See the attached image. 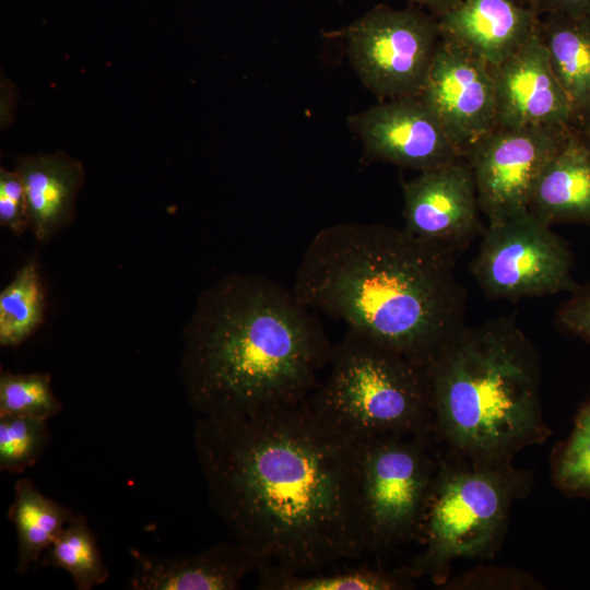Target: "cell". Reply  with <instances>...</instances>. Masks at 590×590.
I'll use <instances>...</instances> for the list:
<instances>
[{"mask_svg": "<svg viewBox=\"0 0 590 590\" xmlns=\"http://www.w3.org/2000/svg\"><path fill=\"white\" fill-rule=\"evenodd\" d=\"M193 448L231 540L270 566L308 574L365 553L361 445L326 423L308 398L248 415L200 416Z\"/></svg>", "mask_w": 590, "mask_h": 590, "instance_id": "1", "label": "cell"}, {"mask_svg": "<svg viewBox=\"0 0 590 590\" xmlns=\"http://www.w3.org/2000/svg\"><path fill=\"white\" fill-rule=\"evenodd\" d=\"M294 294L256 273L206 287L182 331L179 377L188 404L233 417L307 399L333 346Z\"/></svg>", "mask_w": 590, "mask_h": 590, "instance_id": "2", "label": "cell"}, {"mask_svg": "<svg viewBox=\"0 0 590 590\" xmlns=\"http://www.w3.org/2000/svg\"><path fill=\"white\" fill-rule=\"evenodd\" d=\"M452 256L403 228L338 223L308 244L293 292L307 308L427 366L464 326Z\"/></svg>", "mask_w": 590, "mask_h": 590, "instance_id": "3", "label": "cell"}, {"mask_svg": "<svg viewBox=\"0 0 590 590\" xmlns=\"http://www.w3.org/2000/svg\"><path fill=\"white\" fill-rule=\"evenodd\" d=\"M432 435L449 456L512 464L551 435L539 355L515 321L463 326L427 364Z\"/></svg>", "mask_w": 590, "mask_h": 590, "instance_id": "4", "label": "cell"}, {"mask_svg": "<svg viewBox=\"0 0 590 590\" xmlns=\"http://www.w3.org/2000/svg\"><path fill=\"white\" fill-rule=\"evenodd\" d=\"M328 366L308 400L345 438L363 445L388 436L432 435L425 365L347 330Z\"/></svg>", "mask_w": 590, "mask_h": 590, "instance_id": "5", "label": "cell"}, {"mask_svg": "<svg viewBox=\"0 0 590 590\" xmlns=\"http://www.w3.org/2000/svg\"><path fill=\"white\" fill-rule=\"evenodd\" d=\"M530 487L527 473L514 464H479L440 450L415 539L421 552L406 570L442 583L453 562L493 556L505 536L512 503Z\"/></svg>", "mask_w": 590, "mask_h": 590, "instance_id": "6", "label": "cell"}, {"mask_svg": "<svg viewBox=\"0 0 590 590\" xmlns=\"http://www.w3.org/2000/svg\"><path fill=\"white\" fill-rule=\"evenodd\" d=\"M439 459L432 435L388 436L361 445L358 515L365 553H384L416 539Z\"/></svg>", "mask_w": 590, "mask_h": 590, "instance_id": "7", "label": "cell"}, {"mask_svg": "<svg viewBox=\"0 0 590 590\" xmlns=\"http://www.w3.org/2000/svg\"><path fill=\"white\" fill-rule=\"evenodd\" d=\"M571 271L566 241L530 210L488 224L471 264L488 297L511 300L574 292Z\"/></svg>", "mask_w": 590, "mask_h": 590, "instance_id": "8", "label": "cell"}, {"mask_svg": "<svg viewBox=\"0 0 590 590\" xmlns=\"http://www.w3.org/2000/svg\"><path fill=\"white\" fill-rule=\"evenodd\" d=\"M350 61L379 98L417 97L441 37L433 14L377 5L343 31Z\"/></svg>", "mask_w": 590, "mask_h": 590, "instance_id": "9", "label": "cell"}, {"mask_svg": "<svg viewBox=\"0 0 590 590\" xmlns=\"http://www.w3.org/2000/svg\"><path fill=\"white\" fill-rule=\"evenodd\" d=\"M571 127L494 128L467 154L480 210L488 224L529 211L545 167L568 139Z\"/></svg>", "mask_w": 590, "mask_h": 590, "instance_id": "10", "label": "cell"}, {"mask_svg": "<svg viewBox=\"0 0 590 590\" xmlns=\"http://www.w3.org/2000/svg\"><path fill=\"white\" fill-rule=\"evenodd\" d=\"M417 97L464 158L495 128L492 66L452 38L441 35Z\"/></svg>", "mask_w": 590, "mask_h": 590, "instance_id": "11", "label": "cell"}, {"mask_svg": "<svg viewBox=\"0 0 590 590\" xmlns=\"http://www.w3.org/2000/svg\"><path fill=\"white\" fill-rule=\"evenodd\" d=\"M403 231L453 255L482 235L474 175L462 158L420 172L402 184Z\"/></svg>", "mask_w": 590, "mask_h": 590, "instance_id": "12", "label": "cell"}, {"mask_svg": "<svg viewBox=\"0 0 590 590\" xmlns=\"http://www.w3.org/2000/svg\"><path fill=\"white\" fill-rule=\"evenodd\" d=\"M349 125L370 160L423 172L463 158L418 97L382 102L350 117Z\"/></svg>", "mask_w": 590, "mask_h": 590, "instance_id": "13", "label": "cell"}, {"mask_svg": "<svg viewBox=\"0 0 590 590\" xmlns=\"http://www.w3.org/2000/svg\"><path fill=\"white\" fill-rule=\"evenodd\" d=\"M492 70L495 128L565 126L578 129L569 99L551 67L541 26L514 55Z\"/></svg>", "mask_w": 590, "mask_h": 590, "instance_id": "14", "label": "cell"}, {"mask_svg": "<svg viewBox=\"0 0 590 590\" xmlns=\"http://www.w3.org/2000/svg\"><path fill=\"white\" fill-rule=\"evenodd\" d=\"M131 590H234L269 563L238 542H222L199 553L166 557L130 550Z\"/></svg>", "mask_w": 590, "mask_h": 590, "instance_id": "15", "label": "cell"}, {"mask_svg": "<svg viewBox=\"0 0 590 590\" xmlns=\"http://www.w3.org/2000/svg\"><path fill=\"white\" fill-rule=\"evenodd\" d=\"M441 35L497 67L540 28V14L519 0H458L437 17Z\"/></svg>", "mask_w": 590, "mask_h": 590, "instance_id": "16", "label": "cell"}, {"mask_svg": "<svg viewBox=\"0 0 590 590\" xmlns=\"http://www.w3.org/2000/svg\"><path fill=\"white\" fill-rule=\"evenodd\" d=\"M14 169L24 185L28 229L37 241L49 243L74 220L83 165L58 152L22 156Z\"/></svg>", "mask_w": 590, "mask_h": 590, "instance_id": "17", "label": "cell"}, {"mask_svg": "<svg viewBox=\"0 0 590 590\" xmlns=\"http://www.w3.org/2000/svg\"><path fill=\"white\" fill-rule=\"evenodd\" d=\"M529 210L548 226L590 225V140L582 130L573 129L547 164Z\"/></svg>", "mask_w": 590, "mask_h": 590, "instance_id": "18", "label": "cell"}, {"mask_svg": "<svg viewBox=\"0 0 590 590\" xmlns=\"http://www.w3.org/2000/svg\"><path fill=\"white\" fill-rule=\"evenodd\" d=\"M541 35L578 129L590 131V15L546 14Z\"/></svg>", "mask_w": 590, "mask_h": 590, "instance_id": "19", "label": "cell"}, {"mask_svg": "<svg viewBox=\"0 0 590 590\" xmlns=\"http://www.w3.org/2000/svg\"><path fill=\"white\" fill-rule=\"evenodd\" d=\"M74 515L66 506L44 495L32 480H17L9 509L17 538V574L27 573L42 558Z\"/></svg>", "mask_w": 590, "mask_h": 590, "instance_id": "20", "label": "cell"}, {"mask_svg": "<svg viewBox=\"0 0 590 590\" xmlns=\"http://www.w3.org/2000/svg\"><path fill=\"white\" fill-rule=\"evenodd\" d=\"M45 293L38 260L31 257L0 293V344L16 346L43 323Z\"/></svg>", "mask_w": 590, "mask_h": 590, "instance_id": "21", "label": "cell"}, {"mask_svg": "<svg viewBox=\"0 0 590 590\" xmlns=\"http://www.w3.org/2000/svg\"><path fill=\"white\" fill-rule=\"evenodd\" d=\"M257 574L258 588L266 590H399L410 588L413 578L408 570L390 573L371 567L294 574L268 565Z\"/></svg>", "mask_w": 590, "mask_h": 590, "instance_id": "22", "label": "cell"}, {"mask_svg": "<svg viewBox=\"0 0 590 590\" xmlns=\"http://www.w3.org/2000/svg\"><path fill=\"white\" fill-rule=\"evenodd\" d=\"M40 559L43 567L69 573L78 590H91L109 576L95 535L81 514L74 515Z\"/></svg>", "mask_w": 590, "mask_h": 590, "instance_id": "23", "label": "cell"}, {"mask_svg": "<svg viewBox=\"0 0 590 590\" xmlns=\"http://www.w3.org/2000/svg\"><path fill=\"white\" fill-rule=\"evenodd\" d=\"M551 475L563 494L590 499V400L578 409L568 437L556 445Z\"/></svg>", "mask_w": 590, "mask_h": 590, "instance_id": "24", "label": "cell"}, {"mask_svg": "<svg viewBox=\"0 0 590 590\" xmlns=\"http://www.w3.org/2000/svg\"><path fill=\"white\" fill-rule=\"evenodd\" d=\"M62 410L48 373L0 375V415H21L49 420Z\"/></svg>", "mask_w": 590, "mask_h": 590, "instance_id": "25", "label": "cell"}, {"mask_svg": "<svg viewBox=\"0 0 590 590\" xmlns=\"http://www.w3.org/2000/svg\"><path fill=\"white\" fill-rule=\"evenodd\" d=\"M49 439L48 420L0 415V471L23 473L38 461Z\"/></svg>", "mask_w": 590, "mask_h": 590, "instance_id": "26", "label": "cell"}, {"mask_svg": "<svg viewBox=\"0 0 590 590\" xmlns=\"http://www.w3.org/2000/svg\"><path fill=\"white\" fill-rule=\"evenodd\" d=\"M0 225L15 235L28 229L25 190L16 169H0Z\"/></svg>", "mask_w": 590, "mask_h": 590, "instance_id": "27", "label": "cell"}, {"mask_svg": "<svg viewBox=\"0 0 590 590\" xmlns=\"http://www.w3.org/2000/svg\"><path fill=\"white\" fill-rule=\"evenodd\" d=\"M560 307L557 321L568 332L590 344V284L577 287Z\"/></svg>", "mask_w": 590, "mask_h": 590, "instance_id": "28", "label": "cell"}, {"mask_svg": "<svg viewBox=\"0 0 590 590\" xmlns=\"http://www.w3.org/2000/svg\"><path fill=\"white\" fill-rule=\"evenodd\" d=\"M527 4L540 15L551 13L590 15V0H527Z\"/></svg>", "mask_w": 590, "mask_h": 590, "instance_id": "29", "label": "cell"}, {"mask_svg": "<svg viewBox=\"0 0 590 590\" xmlns=\"http://www.w3.org/2000/svg\"><path fill=\"white\" fill-rule=\"evenodd\" d=\"M411 3L423 5L429 9L436 17L449 11L458 0H406Z\"/></svg>", "mask_w": 590, "mask_h": 590, "instance_id": "30", "label": "cell"}, {"mask_svg": "<svg viewBox=\"0 0 590 590\" xmlns=\"http://www.w3.org/2000/svg\"><path fill=\"white\" fill-rule=\"evenodd\" d=\"M520 2L527 3V0H519Z\"/></svg>", "mask_w": 590, "mask_h": 590, "instance_id": "31", "label": "cell"}]
</instances>
